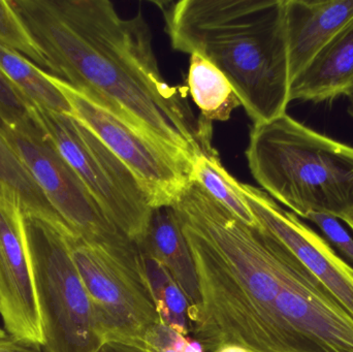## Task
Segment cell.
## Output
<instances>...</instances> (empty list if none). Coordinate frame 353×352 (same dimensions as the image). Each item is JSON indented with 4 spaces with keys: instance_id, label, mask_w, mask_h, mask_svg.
<instances>
[{
    "instance_id": "obj_4",
    "label": "cell",
    "mask_w": 353,
    "mask_h": 352,
    "mask_svg": "<svg viewBox=\"0 0 353 352\" xmlns=\"http://www.w3.org/2000/svg\"><path fill=\"white\" fill-rule=\"evenodd\" d=\"M246 157L257 183L296 216L342 219L353 211V147L288 113L253 125Z\"/></svg>"
},
{
    "instance_id": "obj_23",
    "label": "cell",
    "mask_w": 353,
    "mask_h": 352,
    "mask_svg": "<svg viewBox=\"0 0 353 352\" xmlns=\"http://www.w3.org/2000/svg\"><path fill=\"white\" fill-rule=\"evenodd\" d=\"M308 220L315 223L329 241L353 262V239L338 222V219L329 215L312 214Z\"/></svg>"
},
{
    "instance_id": "obj_1",
    "label": "cell",
    "mask_w": 353,
    "mask_h": 352,
    "mask_svg": "<svg viewBox=\"0 0 353 352\" xmlns=\"http://www.w3.org/2000/svg\"><path fill=\"white\" fill-rule=\"evenodd\" d=\"M61 79L167 149L190 173L211 152V121L195 118L188 89L163 79L142 12L122 18L108 0H10Z\"/></svg>"
},
{
    "instance_id": "obj_20",
    "label": "cell",
    "mask_w": 353,
    "mask_h": 352,
    "mask_svg": "<svg viewBox=\"0 0 353 352\" xmlns=\"http://www.w3.org/2000/svg\"><path fill=\"white\" fill-rule=\"evenodd\" d=\"M139 252L145 281L154 301L161 324L183 336H188L190 334L188 316L190 304L186 296L169 271L159 260L141 250Z\"/></svg>"
},
{
    "instance_id": "obj_22",
    "label": "cell",
    "mask_w": 353,
    "mask_h": 352,
    "mask_svg": "<svg viewBox=\"0 0 353 352\" xmlns=\"http://www.w3.org/2000/svg\"><path fill=\"white\" fill-rule=\"evenodd\" d=\"M32 107L0 72V124L10 127L29 121Z\"/></svg>"
},
{
    "instance_id": "obj_2",
    "label": "cell",
    "mask_w": 353,
    "mask_h": 352,
    "mask_svg": "<svg viewBox=\"0 0 353 352\" xmlns=\"http://www.w3.org/2000/svg\"><path fill=\"white\" fill-rule=\"evenodd\" d=\"M174 208L190 249L199 305L190 334L205 352L236 344L250 352H292L276 309L280 291L275 240L249 227L190 181Z\"/></svg>"
},
{
    "instance_id": "obj_24",
    "label": "cell",
    "mask_w": 353,
    "mask_h": 352,
    "mask_svg": "<svg viewBox=\"0 0 353 352\" xmlns=\"http://www.w3.org/2000/svg\"><path fill=\"white\" fill-rule=\"evenodd\" d=\"M0 352H45V351L37 345L23 342L10 337L6 340L0 341Z\"/></svg>"
},
{
    "instance_id": "obj_28",
    "label": "cell",
    "mask_w": 353,
    "mask_h": 352,
    "mask_svg": "<svg viewBox=\"0 0 353 352\" xmlns=\"http://www.w3.org/2000/svg\"><path fill=\"white\" fill-rule=\"evenodd\" d=\"M348 99V107H347V113L348 115L350 116V117L353 119V93L352 94H350V96L347 97Z\"/></svg>"
},
{
    "instance_id": "obj_21",
    "label": "cell",
    "mask_w": 353,
    "mask_h": 352,
    "mask_svg": "<svg viewBox=\"0 0 353 352\" xmlns=\"http://www.w3.org/2000/svg\"><path fill=\"white\" fill-rule=\"evenodd\" d=\"M0 45L21 54L41 70L49 72L45 56L10 0H0Z\"/></svg>"
},
{
    "instance_id": "obj_19",
    "label": "cell",
    "mask_w": 353,
    "mask_h": 352,
    "mask_svg": "<svg viewBox=\"0 0 353 352\" xmlns=\"http://www.w3.org/2000/svg\"><path fill=\"white\" fill-rule=\"evenodd\" d=\"M189 178L245 225L261 229L245 198L242 183L226 171L217 151L197 153L193 158Z\"/></svg>"
},
{
    "instance_id": "obj_17",
    "label": "cell",
    "mask_w": 353,
    "mask_h": 352,
    "mask_svg": "<svg viewBox=\"0 0 353 352\" xmlns=\"http://www.w3.org/2000/svg\"><path fill=\"white\" fill-rule=\"evenodd\" d=\"M187 84L191 97L209 121H226L241 105L230 81L209 60L197 53L190 55Z\"/></svg>"
},
{
    "instance_id": "obj_16",
    "label": "cell",
    "mask_w": 353,
    "mask_h": 352,
    "mask_svg": "<svg viewBox=\"0 0 353 352\" xmlns=\"http://www.w3.org/2000/svg\"><path fill=\"white\" fill-rule=\"evenodd\" d=\"M0 72L35 107L72 116L70 103L48 72L21 54L0 45Z\"/></svg>"
},
{
    "instance_id": "obj_26",
    "label": "cell",
    "mask_w": 353,
    "mask_h": 352,
    "mask_svg": "<svg viewBox=\"0 0 353 352\" xmlns=\"http://www.w3.org/2000/svg\"><path fill=\"white\" fill-rule=\"evenodd\" d=\"M103 352H142L121 346H107Z\"/></svg>"
},
{
    "instance_id": "obj_18",
    "label": "cell",
    "mask_w": 353,
    "mask_h": 352,
    "mask_svg": "<svg viewBox=\"0 0 353 352\" xmlns=\"http://www.w3.org/2000/svg\"><path fill=\"white\" fill-rule=\"evenodd\" d=\"M0 187L14 194L25 215L39 217L68 231L0 125Z\"/></svg>"
},
{
    "instance_id": "obj_12",
    "label": "cell",
    "mask_w": 353,
    "mask_h": 352,
    "mask_svg": "<svg viewBox=\"0 0 353 352\" xmlns=\"http://www.w3.org/2000/svg\"><path fill=\"white\" fill-rule=\"evenodd\" d=\"M242 188L259 227L290 250L353 318L352 267L338 256L329 242L267 192L249 184H242Z\"/></svg>"
},
{
    "instance_id": "obj_25",
    "label": "cell",
    "mask_w": 353,
    "mask_h": 352,
    "mask_svg": "<svg viewBox=\"0 0 353 352\" xmlns=\"http://www.w3.org/2000/svg\"><path fill=\"white\" fill-rule=\"evenodd\" d=\"M215 352H250L245 347L241 345L236 344H226L222 345L221 347L217 349Z\"/></svg>"
},
{
    "instance_id": "obj_29",
    "label": "cell",
    "mask_w": 353,
    "mask_h": 352,
    "mask_svg": "<svg viewBox=\"0 0 353 352\" xmlns=\"http://www.w3.org/2000/svg\"><path fill=\"white\" fill-rule=\"evenodd\" d=\"M10 335L6 333V331L2 330V329L0 328V341L6 340V339L10 338Z\"/></svg>"
},
{
    "instance_id": "obj_15",
    "label": "cell",
    "mask_w": 353,
    "mask_h": 352,
    "mask_svg": "<svg viewBox=\"0 0 353 352\" xmlns=\"http://www.w3.org/2000/svg\"><path fill=\"white\" fill-rule=\"evenodd\" d=\"M137 247L169 271L190 307L199 305L201 297L194 262L173 206L152 209L146 235Z\"/></svg>"
},
{
    "instance_id": "obj_8",
    "label": "cell",
    "mask_w": 353,
    "mask_h": 352,
    "mask_svg": "<svg viewBox=\"0 0 353 352\" xmlns=\"http://www.w3.org/2000/svg\"><path fill=\"white\" fill-rule=\"evenodd\" d=\"M68 245L107 346L146 352L147 335L161 322L144 276L80 238L68 236Z\"/></svg>"
},
{
    "instance_id": "obj_6",
    "label": "cell",
    "mask_w": 353,
    "mask_h": 352,
    "mask_svg": "<svg viewBox=\"0 0 353 352\" xmlns=\"http://www.w3.org/2000/svg\"><path fill=\"white\" fill-rule=\"evenodd\" d=\"M1 127L68 233L141 272L136 244L105 215L34 118Z\"/></svg>"
},
{
    "instance_id": "obj_13",
    "label": "cell",
    "mask_w": 353,
    "mask_h": 352,
    "mask_svg": "<svg viewBox=\"0 0 353 352\" xmlns=\"http://www.w3.org/2000/svg\"><path fill=\"white\" fill-rule=\"evenodd\" d=\"M292 81L353 18V0H284Z\"/></svg>"
},
{
    "instance_id": "obj_14",
    "label": "cell",
    "mask_w": 353,
    "mask_h": 352,
    "mask_svg": "<svg viewBox=\"0 0 353 352\" xmlns=\"http://www.w3.org/2000/svg\"><path fill=\"white\" fill-rule=\"evenodd\" d=\"M353 93V18L292 81L290 99L323 103Z\"/></svg>"
},
{
    "instance_id": "obj_10",
    "label": "cell",
    "mask_w": 353,
    "mask_h": 352,
    "mask_svg": "<svg viewBox=\"0 0 353 352\" xmlns=\"http://www.w3.org/2000/svg\"><path fill=\"white\" fill-rule=\"evenodd\" d=\"M274 240L280 275L276 309L292 352H353L352 316Z\"/></svg>"
},
{
    "instance_id": "obj_3",
    "label": "cell",
    "mask_w": 353,
    "mask_h": 352,
    "mask_svg": "<svg viewBox=\"0 0 353 352\" xmlns=\"http://www.w3.org/2000/svg\"><path fill=\"white\" fill-rule=\"evenodd\" d=\"M157 4L173 49L199 54L221 70L253 123L286 113L290 78L284 0Z\"/></svg>"
},
{
    "instance_id": "obj_27",
    "label": "cell",
    "mask_w": 353,
    "mask_h": 352,
    "mask_svg": "<svg viewBox=\"0 0 353 352\" xmlns=\"http://www.w3.org/2000/svg\"><path fill=\"white\" fill-rule=\"evenodd\" d=\"M341 220L344 221V222H345L346 225H347L353 231V211L347 213V214H346Z\"/></svg>"
},
{
    "instance_id": "obj_11",
    "label": "cell",
    "mask_w": 353,
    "mask_h": 352,
    "mask_svg": "<svg viewBox=\"0 0 353 352\" xmlns=\"http://www.w3.org/2000/svg\"><path fill=\"white\" fill-rule=\"evenodd\" d=\"M0 315L6 333L43 347L25 216L18 198L0 187Z\"/></svg>"
},
{
    "instance_id": "obj_5",
    "label": "cell",
    "mask_w": 353,
    "mask_h": 352,
    "mask_svg": "<svg viewBox=\"0 0 353 352\" xmlns=\"http://www.w3.org/2000/svg\"><path fill=\"white\" fill-rule=\"evenodd\" d=\"M24 216L43 335L41 349L45 352H103L107 342L72 260L70 235L39 217Z\"/></svg>"
},
{
    "instance_id": "obj_9",
    "label": "cell",
    "mask_w": 353,
    "mask_h": 352,
    "mask_svg": "<svg viewBox=\"0 0 353 352\" xmlns=\"http://www.w3.org/2000/svg\"><path fill=\"white\" fill-rule=\"evenodd\" d=\"M52 80L70 103L72 117L88 127L128 167L152 209L174 206L190 183L188 169L167 149L107 107L61 79L52 76Z\"/></svg>"
},
{
    "instance_id": "obj_7",
    "label": "cell",
    "mask_w": 353,
    "mask_h": 352,
    "mask_svg": "<svg viewBox=\"0 0 353 352\" xmlns=\"http://www.w3.org/2000/svg\"><path fill=\"white\" fill-rule=\"evenodd\" d=\"M32 115L105 215L139 245L146 235L152 207L132 172L72 116L35 107Z\"/></svg>"
}]
</instances>
